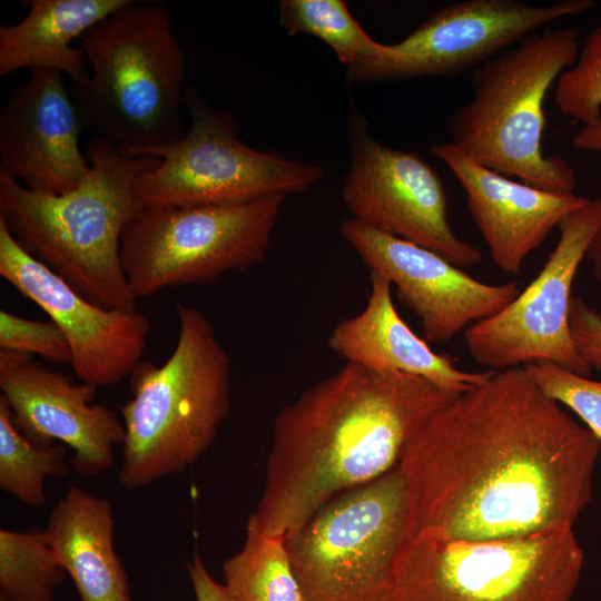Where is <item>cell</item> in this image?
I'll use <instances>...</instances> for the list:
<instances>
[{
	"label": "cell",
	"instance_id": "cell-1",
	"mask_svg": "<svg viewBox=\"0 0 601 601\" xmlns=\"http://www.w3.org/2000/svg\"><path fill=\"white\" fill-rule=\"evenodd\" d=\"M601 441L525 368L494 372L436 412L400 466L411 535L489 540L573 528L592 499Z\"/></svg>",
	"mask_w": 601,
	"mask_h": 601
},
{
	"label": "cell",
	"instance_id": "cell-2",
	"mask_svg": "<svg viewBox=\"0 0 601 601\" xmlns=\"http://www.w3.org/2000/svg\"><path fill=\"white\" fill-rule=\"evenodd\" d=\"M456 397L420 376L345 362L277 413L247 525L290 538L325 504L394 469L417 431Z\"/></svg>",
	"mask_w": 601,
	"mask_h": 601
},
{
	"label": "cell",
	"instance_id": "cell-3",
	"mask_svg": "<svg viewBox=\"0 0 601 601\" xmlns=\"http://www.w3.org/2000/svg\"><path fill=\"white\" fill-rule=\"evenodd\" d=\"M86 156L88 178L62 195L33 191L0 170V223L26 252L90 302L135 309L120 239L138 210L137 177L160 160L126 156L101 137L89 141Z\"/></svg>",
	"mask_w": 601,
	"mask_h": 601
},
{
	"label": "cell",
	"instance_id": "cell-4",
	"mask_svg": "<svg viewBox=\"0 0 601 601\" xmlns=\"http://www.w3.org/2000/svg\"><path fill=\"white\" fill-rule=\"evenodd\" d=\"M80 39L90 73L70 95L87 129L129 157L185 136L186 60L165 7L131 0Z\"/></svg>",
	"mask_w": 601,
	"mask_h": 601
},
{
	"label": "cell",
	"instance_id": "cell-5",
	"mask_svg": "<svg viewBox=\"0 0 601 601\" xmlns=\"http://www.w3.org/2000/svg\"><path fill=\"white\" fill-rule=\"evenodd\" d=\"M178 338L161 365L141 361L121 406L125 441L118 481L139 490L184 472L215 440L230 411V361L210 319L178 303Z\"/></svg>",
	"mask_w": 601,
	"mask_h": 601
},
{
	"label": "cell",
	"instance_id": "cell-6",
	"mask_svg": "<svg viewBox=\"0 0 601 601\" xmlns=\"http://www.w3.org/2000/svg\"><path fill=\"white\" fill-rule=\"evenodd\" d=\"M574 28H543L472 71L473 95L449 118L451 141L476 164L534 187L573 193L577 175L543 152L544 102L577 60Z\"/></svg>",
	"mask_w": 601,
	"mask_h": 601
},
{
	"label": "cell",
	"instance_id": "cell-7",
	"mask_svg": "<svg viewBox=\"0 0 601 601\" xmlns=\"http://www.w3.org/2000/svg\"><path fill=\"white\" fill-rule=\"evenodd\" d=\"M584 552L573 528L489 540L410 535L394 601H570Z\"/></svg>",
	"mask_w": 601,
	"mask_h": 601
},
{
	"label": "cell",
	"instance_id": "cell-8",
	"mask_svg": "<svg viewBox=\"0 0 601 601\" xmlns=\"http://www.w3.org/2000/svg\"><path fill=\"white\" fill-rule=\"evenodd\" d=\"M411 515V483L400 464L325 504L285 540L304 601H394Z\"/></svg>",
	"mask_w": 601,
	"mask_h": 601
},
{
	"label": "cell",
	"instance_id": "cell-9",
	"mask_svg": "<svg viewBox=\"0 0 601 601\" xmlns=\"http://www.w3.org/2000/svg\"><path fill=\"white\" fill-rule=\"evenodd\" d=\"M287 196L234 206L138 209L120 239V262L132 294L138 299L248 270L265 257Z\"/></svg>",
	"mask_w": 601,
	"mask_h": 601
},
{
	"label": "cell",
	"instance_id": "cell-10",
	"mask_svg": "<svg viewBox=\"0 0 601 601\" xmlns=\"http://www.w3.org/2000/svg\"><path fill=\"white\" fill-rule=\"evenodd\" d=\"M184 107L190 120L185 136L141 155L160 161L136 179L138 209L242 205L306 191L324 176L319 166L243 144L237 119L214 110L194 87L186 88Z\"/></svg>",
	"mask_w": 601,
	"mask_h": 601
},
{
	"label": "cell",
	"instance_id": "cell-11",
	"mask_svg": "<svg viewBox=\"0 0 601 601\" xmlns=\"http://www.w3.org/2000/svg\"><path fill=\"white\" fill-rule=\"evenodd\" d=\"M601 227V197L559 224L560 236L538 276L502 311L464 331L470 356L492 372L550 362L589 376L569 322L574 277Z\"/></svg>",
	"mask_w": 601,
	"mask_h": 601
},
{
	"label": "cell",
	"instance_id": "cell-12",
	"mask_svg": "<svg viewBox=\"0 0 601 601\" xmlns=\"http://www.w3.org/2000/svg\"><path fill=\"white\" fill-rule=\"evenodd\" d=\"M592 0L534 4L465 0L440 8L397 43H378L347 68L349 82L454 76L475 69L555 20L579 16Z\"/></svg>",
	"mask_w": 601,
	"mask_h": 601
},
{
	"label": "cell",
	"instance_id": "cell-13",
	"mask_svg": "<svg viewBox=\"0 0 601 601\" xmlns=\"http://www.w3.org/2000/svg\"><path fill=\"white\" fill-rule=\"evenodd\" d=\"M353 129L352 162L342 188L352 218L428 248L460 268L480 264L481 252L453 231L444 185L430 164L378 142L361 122Z\"/></svg>",
	"mask_w": 601,
	"mask_h": 601
},
{
	"label": "cell",
	"instance_id": "cell-14",
	"mask_svg": "<svg viewBox=\"0 0 601 601\" xmlns=\"http://www.w3.org/2000/svg\"><path fill=\"white\" fill-rule=\"evenodd\" d=\"M0 276L61 329L70 346V365L81 382L110 386L141 362L149 318L138 308H106L90 302L26 252L2 223Z\"/></svg>",
	"mask_w": 601,
	"mask_h": 601
},
{
	"label": "cell",
	"instance_id": "cell-15",
	"mask_svg": "<svg viewBox=\"0 0 601 601\" xmlns=\"http://www.w3.org/2000/svg\"><path fill=\"white\" fill-rule=\"evenodd\" d=\"M341 233L370 272L395 285L397 299L420 318L426 342L452 339L502 311L521 292L515 280L481 282L437 253L354 218L342 223Z\"/></svg>",
	"mask_w": 601,
	"mask_h": 601
},
{
	"label": "cell",
	"instance_id": "cell-16",
	"mask_svg": "<svg viewBox=\"0 0 601 601\" xmlns=\"http://www.w3.org/2000/svg\"><path fill=\"white\" fill-rule=\"evenodd\" d=\"M0 388L19 431L37 445L69 446L78 474L98 475L114 464L125 426L114 410L91 404L98 387L75 384L32 355L0 351Z\"/></svg>",
	"mask_w": 601,
	"mask_h": 601
},
{
	"label": "cell",
	"instance_id": "cell-17",
	"mask_svg": "<svg viewBox=\"0 0 601 601\" xmlns=\"http://www.w3.org/2000/svg\"><path fill=\"white\" fill-rule=\"evenodd\" d=\"M83 130L85 120L62 73L33 69L0 109V170L33 191L75 190L91 169L80 150Z\"/></svg>",
	"mask_w": 601,
	"mask_h": 601
},
{
	"label": "cell",
	"instance_id": "cell-18",
	"mask_svg": "<svg viewBox=\"0 0 601 601\" xmlns=\"http://www.w3.org/2000/svg\"><path fill=\"white\" fill-rule=\"evenodd\" d=\"M465 190L466 203L496 267L519 274L525 258L589 198L514 180L464 155L452 142L430 147Z\"/></svg>",
	"mask_w": 601,
	"mask_h": 601
},
{
	"label": "cell",
	"instance_id": "cell-19",
	"mask_svg": "<svg viewBox=\"0 0 601 601\" xmlns=\"http://www.w3.org/2000/svg\"><path fill=\"white\" fill-rule=\"evenodd\" d=\"M327 344L345 362L378 372L420 376L452 396L482 384L494 373L461 370L452 357L433 351L397 313L392 283L375 272H370L364 309L341 321L331 332Z\"/></svg>",
	"mask_w": 601,
	"mask_h": 601
},
{
	"label": "cell",
	"instance_id": "cell-20",
	"mask_svg": "<svg viewBox=\"0 0 601 601\" xmlns=\"http://www.w3.org/2000/svg\"><path fill=\"white\" fill-rule=\"evenodd\" d=\"M109 500L70 486L51 510L45 533L81 601H132L114 546Z\"/></svg>",
	"mask_w": 601,
	"mask_h": 601
},
{
	"label": "cell",
	"instance_id": "cell-21",
	"mask_svg": "<svg viewBox=\"0 0 601 601\" xmlns=\"http://www.w3.org/2000/svg\"><path fill=\"white\" fill-rule=\"evenodd\" d=\"M131 0H30L27 16L14 24H0V77L30 68L52 69L71 82L87 72L83 51L71 47L99 21Z\"/></svg>",
	"mask_w": 601,
	"mask_h": 601
},
{
	"label": "cell",
	"instance_id": "cell-22",
	"mask_svg": "<svg viewBox=\"0 0 601 601\" xmlns=\"http://www.w3.org/2000/svg\"><path fill=\"white\" fill-rule=\"evenodd\" d=\"M233 601H304L286 542L246 525L242 549L223 565Z\"/></svg>",
	"mask_w": 601,
	"mask_h": 601
},
{
	"label": "cell",
	"instance_id": "cell-23",
	"mask_svg": "<svg viewBox=\"0 0 601 601\" xmlns=\"http://www.w3.org/2000/svg\"><path fill=\"white\" fill-rule=\"evenodd\" d=\"M66 445H37L17 427L6 398L0 396V486L22 503L42 506L47 477L69 473Z\"/></svg>",
	"mask_w": 601,
	"mask_h": 601
},
{
	"label": "cell",
	"instance_id": "cell-24",
	"mask_svg": "<svg viewBox=\"0 0 601 601\" xmlns=\"http://www.w3.org/2000/svg\"><path fill=\"white\" fill-rule=\"evenodd\" d=\"M66 574L43 529L0 530V601H55Z\"/></svg>",
	"mask_w": 601,
	"mask_h": 601
},
{
	"label": "cell",
	"instance_id": "cell-25",
	"mask_svg": "<svg viewBox=\"0 0 601 601\" xmlns=\"http://www.w3.org/2000/svg\"><path fill=\"white\" fill-rule=\"evenodd\" d=\"M279 22L292 36L305 33L324 41L346 68L370 57L380 43L365 32L342 0H283Z\"/></svg>",
	"mask_w": 601,
	"mask_h": 601
},
{
	"label": "cell",
	"instance_id": "cell-26",
	"mask_svg": "<svg viewBox=\"0 0 601 601\" xmlns=\"http://www.w3.org/2000/svg\"><path fill=\"white\" fill-rule=\"evenodd\" d=\"M554 102L563 116L582 126L601 117V26L589 33L575 62L559 77Z\"/></svg>",
	"mask_w": 601,
	"mask_h": 601
},
{
	"label": "cell",
	"instance_id": "cell-27",
	"mask_svg": "<svg viewBox=\"0 0 601 601\" xmlns=\"http://www.w3.org/2000/svg\"><path fill=\"white\" fill-rule=\"evenodd\" d=\"M551 398L571 410L601 441V381H594L550 362L523 366Z\"/></svg>",
	"mask_w": 601,
	"mask_h": 601
},
{
	"label": "cell",
	"instance_id": "cell-28",
	"mask_svg": "<svg viewBox=\"0 0 601 601\" xmlns=\"http://www.w3.org/2000/svg\"><path fill=\"white\" fill-rule=\"evenodd\" d=\"M0 351L39 355L58 364H71V351L52 321H35L0 311Z\"/></svg>",
	"mask_w": 601,
	"mask_h": 601
},
{
	"label": "cell",
	"instance_id": "cell-29",
	"mask_svg": "<svg viewBox=\"0 0 601 601\" xmlns=\"http://www.w3.org/2000/svg\"><path fill=\"white\" fill-rule=\"evenodd\" d=\"M570 331L575 348L591 370L601 372V314L581 296H572Z\"/></svg>",
	"mask_w": 601,
	"mask_h": 601
},
{
	"label": "cell",
	"instance_id": "cell-30",
	"mask_svg": "<svg viewBox=\"0 0 601 601\" xmlns=\"http://www.w3.org/2000/svg\"><path fill=\"white\" fill-rule=\"evenodd\" d=\"M186 570L196 601H233L225 585L211 577L199 556L195 555Z\"/></svg>",
	"mask_w": 601,
	"mask_h": 601
},
{
	"label": "cell",
	"instance_id": "cell-31",
	"mask_svg": "<svg viewBox=\"0 0 601 601\" xmlns=\"http://www.w3.org/2000/svg\"><path fill=\"white\" fill-rule=\"evenodd\" d=\"M572 145L580 150L601 151V117L584 125L572 137Z\"/></svg>",
	"mask_w": 601,
	"mask_h": 601
},
{
	"label": "cell",
	"instance_id": "cell-32",
	"mask_svg": "<svg viewBox=\"0 0 601 601\" xmlns=\"http://www.w3.org/2000/svg\"><path fill=\"white\" fill-rule=\"evenodd\" d=\"M587 257L591 262L593 277L601 285V227L588 248Z\"/></svg>",
	"mask_w": 601,
	"mask_h": 601
}]
</instances>
